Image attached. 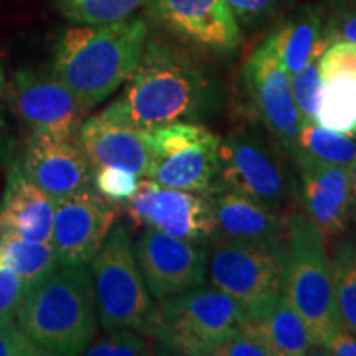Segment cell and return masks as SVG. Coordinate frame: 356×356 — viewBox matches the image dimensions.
<instances>
[{
    "label": "cell",
    "instance_id": "1",
    "mask_svg": "<svg viewBox=\"0 0 356 356\" xmlns=\"http://www.w3.org/2000/svg\"><path fill=\"white\" fill-rule=\"evenodd\" d=\"M216 101L215 79L200 61L175 44L147 38L136 71L102 114L155 131L173 122H197L215 109Z\"/></svg>",
    "mask_w": 356,
    "mask_h": 356
},
{
    "label": "cell",
    "instance_id": "30",
    "mask_svg": "<svg viewBox=\"0 0 356 356\" xmlns=\"http://www.w3.org/2000/svg\"><path fill=\"white\" fill-rule=\"evenodd\" d=\"M139 184L136 173L119 167H99L95 170V184L92 186L113 202L124 203L132 197Z\"/></svg>",
    "mask_w": 356,
    "mask_h": 356
},
{
    "label": "cell",
    "instance_id": "2",
    "mask_svg": "<svg viewBox=\"0 0 356 356\" xmlns=\"http://www.w3.org/2000/svg\"><path fill=\"white\" fill-rule=\"evenodd\" d=\"M147 38L145 22L131 17L74 25L58 38L51 71L88 111L126 84L139 65Z\"/></svg>",
    "mask_w": 356,
    "mask_h": 356
},
{
    "label": "cell",
    "instance_id": "32",
    "mask_svg": "<svg viewBox=\"0 0 356 356\" xmlns=\"http://www.w3.org/2000/svg\"><path fill=\"white\" fill-rule=\"evenodd\" d=\"M159 190L160 185L157 181L149 177H142L132 197L122 203L132 229H144L149 226L150 213H152Z\"/></svg>",
    "mask_w": 356,
    "mask_h": 356
},
{
    "label": "cell",
    "instance_id": "29",
    "mask_svg": "<svg viewBox=\"0 0 356 356\" xmlns=\"http://www.w3.org/2000/svg\"><path fill=\"white\" fill-rule=\"evenodd\" d=\"M83 355L89 356H142L150 355V346L140 332L131 328L108 332V335L91 343Z\"/></svg>",
    "mask_w": 356,
    "mask_h": 356
},
{
    "label": "cell",
    "instance_id": "4",
    "mask_svg": "<svg viewBox=\"0 0 356 356\" xmlns=\"http://www.w3.org/2000/svg\"><path fill=\"white\" fill-rule=\"evenodd\" d=\"M248 322L243 305L216 287H195L155 305L145 333L180 355H213Z\"/></svg>",
    "mask_w": 356,
    "mask_h": 356
},
{
    "label": "cell",
    "instance_id": "38",
    "mask_svg": "<svg viewBox=\"0 0 356 356\" xmlns=\"http://www.w3.org/2000/svg\"><path fill=\"white\" fill-rule=\"evenodd\" d=\"M323 350L337 356H356V333L340 325Z\"/></svg>",
    "mask_w": 356,
    "mask_h": 356
},
{
    "label": "cell",
    "instance_id": "24",
    "mask_svg": "<svg viewBox=\"0 0 356 356\" xmlns=\"http://www.w3.org/2000/svg\"><path fill=\"white\" fill-rule=\"evenodd\" d=\"M61 264L51 243L33 241L12 233L0 234V266L10 267L26 282Z\"/></svg>",
    "mask_w": 356,
    "mask_h": 356
},
{
    "label": "cell",
    "instance_id": "28",
    "mask_svg": "<svg viewBox=\"0 0 356 356\" xmlns=\"http://www.w3.org/2000/svg\"><path fill=\"white\" fill-rule=\"evenodd\" d=\"M320 56H314L304 68L291 74V86L302 122H317L323 78L320 71Z\"/></svg>",
    "mask_w": 356,
    "mask_h": 356
},
{
    "label": "cell",
    "instance_id": "26",
    "mask_svg": "<svg viewBox=\"0 0 356 356\" xmlns=\"http://www.w3.org/2000/svg\"><path fill=\"white\" fill-rule=\"evenodd\" d=\"M330 267L338 322L356 333V243L338 244Z\"/></svg>",
    "mask_w": 356,
    "mask_h": 356
},
{
    "label": "cell",
    "instance_id": "16",
    "mask_svg": "<svg viewBox=\"0 0 356 356\" xmlns=\"http://www.w3.org/2000/svg\"><path fill=\"white\" fill-rule=\"evenodd\" d=\"M76 139L95 170L119 167L139 178L149 173L152 162L150 131L114 121L101 113L84 119Z\"/></svg>",
    "mask_w": 356,
    "mask_h": 356
},
{
    "label": "cell",
    "instance_id": "11",
    "mask_svg": "<svg viewBox=\"0 0 356 356\" xmlns=\"http://www.w3.org/2000/svg\"><path fill=\"white\" fill-rule=\"evenodd\" d=\"M7 96L13 114L30 132L76 139L86 109L51 70L17 71Z\"/></svg>",
    "mask_w": 356,
    "mask_h": 356
},
{
    "label": "cell",
    "instance_id": "12",
    "mask_svg": "<svg viewBox=\"0 0 356 356\" xmlns=\"http://www.w3.org/2000/svg\"><path fill=\"white\" fill-rule=\"evenodd\" d=\"M134 254L145 286L155 300L203 286L208 275V251L147 226L134 244Z\"/></svg>",
    "mask_w": 356,
    "mask_h": 356
},
{
    "label": "cell",
    "instance_id": "33",
    "mask_svg": "<svg viewBox=\"0 0 356 356\" xmlns=\"http://www.w3.org/2000/svg\"><path fill=\"white\" fill-rule=\"evenodd\" d=\"M12 314H0V356H43Z\"/></svg>",
    "mask_w": 356,
    "mask_h": 356
},
{
    "label": "cell",
    "instance_id": "27",
    "mask_svg": "<svg viewBox=\"0 0 356 356\" xmlns=\"http://www.w3.org/2000/svg\"><path fill=\"white\" fill-rule=\"evenodd\" d=\"M149 0H53L61 17L74 25H97L129 19Z\"/></svg>",
    "mask_w": 356,
    "mask_h": 356
},
{
    "label": "cell",
    "instance_id": "10",
    "mask_svg": "<svg viewBox=\"0 0 356 356\" xmlns=\"http://www.w3.org/2000/svg\"><path fill=\"white\" fill-rule=\"evenodd\" d=\"M121 203L92 186L56 200L51 246L63 264L88 266L115 225Z\"/></svg>",
    "mask_w": 356,
    "mask_h": 356
},
{
    "label": "cell",
    "instance_id": "5",
    "mask_svg": "<svg viewBox=\"0 0 356 356\" xmlns=\"http://www.w3.org/2000/svg\"><path fill=\"white\" fill-rule=\"evenodd\" d=\"M323 239L305 213L289 218L284 296L304 318L314 348H325L340 327Z\"/></svg>",
    "mask_w": 356,
    "mask_h": 356
},
{
    "label": "cell",
    "instance_id": "19",
    "mask_svg": "<svg viewBox=\"0 0 356 356\" xmlns=\"http://www.w3.org/2000/svg\"><path fill=\"white\" fill-rule=\"evenodd\" d=\"M207 193L215 213L213 241H280L284 233L280 211L221 185H213Z\"/></svg>",
    "mask_w": 356,
    "mask_h": 356
},
{
    "label": "cell",
    "instance_id": "8",
    "mask_svg": "<svg viewBox=\"0 0 356 356\" xmlns=\"http://www.w3.org/2000/svg\"><path fill=\"white\" fill-rule=\"evenodd\" d=\"M152 162L147 177L163 188L208 191L218 175L221 139L198 122H173L150 131Z\"/></svg>",
    "mask_w": 356,
    "mask_h": 356
},
{
    "label": "cell",
    "instance_id": "15",
    "mask_svg": "<svg viewBox=\"0 0 356 356\" xmlns=\"http://www.w3.org/2000/svg\"><path fill=\"white\" fill-rule=\"evenodd\" d=\"M22 170L53 200H60L95 184V168L78 139L30 132L17 157Z\"/></svg>",
    "mask_w": 356,
    "mask_h": 356
},
{
    "label": "cell",
    "instance_id": "3",
    "mask_svg": "<svg viewBox=\"0 0 356 356\" xmlns=\"http://www.w3.org/2000/svg\"><path fill=\"white\" fill-rule=\"evenodd\" d=\"M15 315L44 355H83L97 332L95 287L86 266L61 262L26 282Z\"/></svg>",
    "mask_w": 356,
    "mask_h": 356
},
{
    "label": "cell",
    "instance_id": "14",
    "mask_svg": "<svg viewBox=\"0 0 356 356\" xmlns=\"http://www.w3.org/2000/svg\"><path fill=\"white\" fill-rule=\"evenodd\" d=\"M149 15L178 40L210 53H231L243 42L226 0H149Z\"/></svg>",
    "mask_w": 356,
    "mask_h": 356
},
{
    "label": "cell",
    "instance_id": "22",
    "mask_svg": "<svg viewBox=\"0 0 356 356\" xmlns=\"http://www.w3.org/2000/svg\"><path fill=\"white\" fill-rule=\"evenodd\" d=\"M254 322L270 356H302L314 348L304 318L284 293L273 309Z\"/></svg>",
    "mask_w": 356,
    "mask_h": 356
},
{
    "label": "cell",
    "instance_id": "17",
    "mask_svg": "<svg viewBox=\"0 0 356 356\" xmlns=\"http://www.w3.org/2000/svg\"><path fill=\"white\" fill-rule=\"evenodd\" d=\"M305 215L323 238L343 233L351 218L350 168L297 162Z\"/></svg>",
    "mask_w": 356,
    "mask_h": 356
},
{
    "label": "cell",
    "instance_id": "34",
    "mask_svg": "<svg viewBox=\"0 0 356 356\" xmlns=\"http://www.w3.org/2000/svg\"><path fill=\"white\" fill-rule=\"evenodd\" d=\"M323 81L328 78L350 74L356 76V43L333 42L320 56Z\"/></svg>",
    "mask_w": 356,
    "mask_h": 356
},
{
    "label": "cell",
    "instance_id": "37",
    "mask_svg": "<svg viewBox=\"0 0 356 356\" xmlns=\"http://www.w3.org/2000/svg\"><path fill=\"white\" fill-rule=\"evenodd\" d=\"M280 0H226V3L234 12L236 19L243 24H252V22L264 19L275 10Z\"/></svg>",
    "mask_w": 356,
    "mask_h": 356
},
{
    "label": "cell",
    "instance_id": "21",
    "mask_svg": "<svg viewBox=\"0 0 356 356\" xmlns=\"http://www.w3.org/2000/svg\"><path fill=\"white\" fill-rule=\"evenodd\" d=\"M266 43L273 48L289 74L304 68L330 44L323 37L322 15L315 7H302L289 15L270 32Z\"/></svg>",
    "mask_w": 356,
    "mask_h": 356
},
{
    "label": "cell",
    "instance_id": "31",
    "mask_svg": "<svg viewBox=\"0 0 356 356\" xmlns=\"http://www.w3.org/2000/svg\"><path fill=\"white\" fill-rule=\"evenodd\" d=\"M213 356H270L254 320H248L241 330L213 351Z\"/></svg>",
    "mask_w": 356,
    "mask_h": 356
},
{
    "label": "cell",
    "instance_id": "20",
    "mask_svg": "<svg viewBox=\"0 0 356 356\" xmlns=\"http://www.w3.org/2000/svg\"><path fill=\"white\" fill-rule=\"evenodd\" d=\"M149 226L173 238L204 244L215 238V213L207 191L160 186Z\"/></svg>",
    "mask_w": 356,
    "mask_h": 356
},
{
    "label": "cell",
    "instance_id": "23",
    "mask_svg": "<svg viewBox=\"0 0 356 356\" xmlns=\"http://www.w3.org/2000/svg\"><path fill=\"white\" fill-rule=\"evenodd\" d=\"M293 154L297 162L350 168L356 162V131L335 132L317 122H302Z\"/></svg>",
    "mask_w": 356,
    "mask_h": 356
},
{
    "label": "cell",
    "instance_id": "6",
    "mask_svg": "<svg viewBox=\"0 0 356 356\" xmlns=\"http://www.w3.org/2000/svg\"><path fill=\"white\" fill-rule=\"evenodd\" d=\"M208 252L213 287L233 297L257 320L275 305L286 282V248L280 241L216 239Z\"/></svg>",
    "mask_w": 356,
    "mask_h": 356
},
{
    "label": "cell",
    "instance_id": "25",
    "mask_svg": "<svg viewBox=\"0 0 356 356\" xmlns=\"http://www.w3.org/2000/svg\"><path fill=\"white\" fill-rule=\"evenodd\" d=\"M317 124L335 132L356 131V76L340 74L325 79Z\"/></svg>",
    "mask_w": 356,
    "mask_h": 356
},
{
    "label": "cell",
    "instance_id": "40",
    "mask_svg": "<svg viewBox=\"0 0 356 356\" xmlns=\"http://www.w3.org/2000/svg\"><path fill=\"white\" fill-rule=\"evenodd\" d=\"M350 193H351V218L356 220V162L350 167Z\"/></svg>",
    "mask_w": 356,
    "mask_h": 356
},
{
    "label": "cell",
    "instance_id": "39",
    "mask_svg": "<svg viewBox=\"0 0 356 356\" xmlns=\"http://www.w3.org/2000/svg\"><path fill=\"white\" fill-rule=\"evenodd\" d=\"M13 150V137L10 131H8L6 115H3V109L0 106V163L7 162L10 159Z\"/></svg>",
    "mask_w": 356,
    "mask_h": 356
},
{
    "label": "cell",
    "instance_id": "35",
    "mask_svg": "<svg viewBox=\"0 0 356 356\" xmlns=\"http://www.w3.org/2000/svg\"><path fill=\"white\" fill-rule=\"evenodd\" d=\"M323 37L328 43L348 42L356 43V2L340 3L323 29Z\"/></svg>",
    "mask_w": 356,
    "mask_h": 356
},
{
    "label": "cell",
    "instance_id": "13",
    "mask_svg": "<svg viewBox=\"0 0 356 356\" xmlns=\"http://www.w3.org/2000/svg\"><path fill=\"white\" fill-rule=\"evenodd\" d=\"M244 83L262 126L280 149L293 152L300 118L293 99L291 74L266 42L244 66Z\"/></svg>",
    "mask_w": 356,
    "mask_h": 356
},
{
    "label": "cell",
    "instance_id": "18",
    "mask_svg": "<svg viewBox=\"0 0 356 356\" xmlns=\"http://www.w3.org/2000/svg\"><path fill=\"white\" fill-rule=\"evenodd\" d=\"M55 204L56 200L35 185L15 159L0 200V234L12 233L33 241L51 243Z\"/></svg>",
    "mask_w": 356,
    "mask_h": 356
},
{
    "label": "cell",
    "instance_id": "42",
    "mask_svg": "<svg viewBox=\"0 0 356 356\" xmlns=\"http://www.w3.org/2000/svg\"><path fill=\"white\" fill-rule=\"evenodd\" d=\"M0 165H2V163H0Z\"/></svg>",
    "mask_w": 356,
    "mask_h": 356
},
{
    "label": "cell",
    "instance_id": "36",
    "mask_svg": "<svg viewBox=\"0 0 356 356\" xmlns=\"http://www.w3.org/2000/svg\"><path fill=\"white\" fill-rule=\"evenodd\" d=\"M25 280L10 267L0 266V314H13L24 292Z\"/></svg>",
    "mask_w": 356,
    "mask_h": 356
},
{
    "label": "cell",
    "instance_id": "7",
    "mask_svg": "<svg viewBox=\"0 0 356 356\" xmlns=\"http://www.w3.org/2000/svg\"><path fill=\"white\" fill-rule=\"evenodd\" d=\"M96 312L106 332L131 328L145 333L155 305L134 254L126 225L118 222L91 262Z\"/></svg>",
    "mask_w": 356,
    "mask_h": 356
},
{
    "label": "cell",
    "instance_id": "9",
    "mask_svg": "<svg viewBox=\"0 0 356 356\" xmlns=\"http://www.w3.org/2000/svg\"><path fill=\"white\" fill-rule=\"evenodd\" d=\"M215 185L239 191L275 211L282 210L292 195L275 154L251 131H234L221 139Z\"/></svg>",
    "mask_w": 356,
    "mask_h": 356
},
{
    "label": "cell",
    "instance_id": "41",
    "mask_svg": "<svg viewBox=\"0 0 356 356\" xmlns=\"http://www.w3.org/2000/svg\"><path fill=\"white\" fill-rule=\"evenodd\" d=\"M2 83H3V78H2V70H0V88H2Z\"/></svg>",
    "mask_w": 356,
    "mask_h": 356
}]
</instances>
